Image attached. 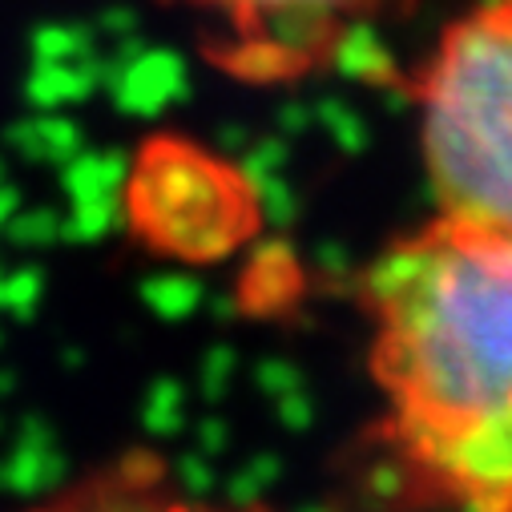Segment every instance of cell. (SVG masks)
I'll list each match as a JSON object with an SVG mask.
<instances>
[{"label": "cell", "instance_id": "obj_4", "mask_svg": "<svg viewBox=\"0 0 512 512\" xmlns=\"http://www.w3.org/2000/svg\"><path fill=\"white\" fill-rule=\"evenodd\" d=\"M214 25V61L250 81L299 77L335 57L347 29L400 0H162Z\"/></svg>", "mask_w": 512, "mask_h": 512}, {"label": "cell", "instance_id": "obj_5", "mask_svg": "<svg viewBox=\"0 0 512 512\" xmlns=\"http://www.w3.org/2000/svg\"><path fill=\"white\" fill-rule=\"evenodd\" d=\"M41 512H267V508H218L170 488L166 472L154 460H125L121 468L93 476L73 488L65 500Z\"/></svg>", "mask_w": 512, "mask_h": 512}, {"label": "cell", "instance_id": "obj_2", "mask_svg": "<svg viewBox=\"0 0 512 512\" xmlns=\"http://www.w3.org/2000/svg\"><path fill=\"white\" fill-rule=\"evenodd\" d=\"M412 97L436 218L512 234V0L452 17Z\"/></svg>", "mask_w": 512, "mask_h": 512}, {"label": "cell", "instance_id": "obj_1", "mask_svg": "<svg viewBox=\"0 0 512 512\" xmlns=\"http://www.w3.org/2000/svg\"><path fill=\"white\" fill-rule=\"evenodd\" d=\"M371 375L412 484L512 512V234L432 218L367 271Z\"/></svg>", "mask_w": 512, "mask_h": 512}, {"label": "cell", "instance_id": "obj_3", "mask_svg": "<svg viewBox=\"0 0 512 512\" xmlns=\"http://www.w3.org/2000/svg\"><path fill=\"white\" fill-rule=\"evenodd\" d=\"M254 198L242 178L182 142H150L130 182L134 234L170 259L218 263L254 230Z\"/></svg>", "mask_w": 512, "mask_h": 512}]
</instances>
